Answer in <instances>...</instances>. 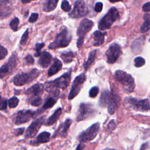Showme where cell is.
<instances>
[{
	"mask_svg": "<svg viewBox=\"0 0 150 150\" xmlns=\"http://www.w3.org/2000/svg\"><path fill=\"white\" fill-rule=\"evenodd\" d=\"M115 80L122 86L124 91L127 93H132L135 87V81L133 77L121 70H117L114 75Z\"/></svg>",
	"mask_w": 150,
	"mask_h": 150,
	"instance_id": "6da1fadb",
	"label": "cell"
},
{
	"mask_svg": "<svg viewBox=\"0 0 150 150\" xmlns=\"http://www.w3.org/2000/svg\"><path fill=\"white\" fill-rule=\"evenodd\" d=\"M71 79V70H69L67 73L63 74L62 76L56 79L53 81H50L46 84H47L46 88V90L47 91H51L52 90H57L61 88L64 90L66 88L70 83Z\"/></svg>",
	"mask_w": 150,
	"mask_h": 150,
	"instance_id": "7a4b0ae2",
	"label": "cell"
},
{
	"mask_svg": "<svg viewBox=\"0 0 150 150\" xmlns=\"http://www.w3.org/2000/svg\"><path fill=\"white\" fill-rule=\"evenodd\" d=\"M38 69L35 68L27 73H22L14 76L13 83L16 86H21L26 84H29L36 79L40 74Z\"/></svg>",
	"mask_w": 150,
	"mask_h": 150,
	"instance_id": "3957f363",
	"label": "cell"
},
{
	"mask_svg": "<svg viewBox=\"0 0 150 150\" xmlns=\"http://www.w3.org/2000/svg\"><path fill=\"white\" fill-rule=\"evenodd\" d=\"M120 15L118 10L112 7L110 8L105 15L100 21L98 28L101 30H105L111 28L112 23L118 19Z\"/></svg>",
	"mask_w": 150,
	"mask_h": 150,
	"instance_id": "277c9868",
	"label": "cell"
},
{
	"mask_svg": "<svg viewBox=\"0 0 150 150\" xmlns=\"http://www.w3.org/2000/svg\"><path fill=\"white\" fill-rule=\"evenodd\" d=\"M71 40V35L66 28L56 35L55 39L49 45V49H55L66 47L70 44Z\"/></svg>",
	"mask_w": 150,
	"mask_h": 150,
	"instance_id": "5b68a950",
	"label": "cell"
},
{
	"mask_svg": "<svg viewBox=\"0 0 150 150\" xmlns=\"http://www.w3.org/2000/svg\"><path fill=\"white\" fill-rule=\"evenodd\" d=\"M93 25V22L87 18L83 19L80 22L77 30V35L78 36L77 46L78 49H80L81 47L86 35L91 29Z\"/></svg>",
	"mask_w": 150,
	"mask_h": 150,
	"instance_id": "8992f818",
	"label": "cell"
},
{
	"mask_svg": "<svg viewBox=\"0 0 150 150\" xmlns=\"http://www.w3.org/2000/svg\"><path fill=\"white\" fill-rule=\"evenodd\" d=\"M99 129L100 123L96 122L91 125L86 130L81 132L79 135L77 139L81 143L90 141L96 138Z\"/></svg>",
	"mask_w": 150,
	"mask_h": 150,
	"instance_id": "52a82bcc",
	"label": "cell"
},
{
	"mask_svg": "<svg viewBox=\"0 0 150 150\" xmlns=\"http://www.w3.org/2000/svg\"><path fill=\"white\" fill-rule=\"evenodd\" d=\"M18 57L16 53L12 54L8 61L0 67V78L3 79L11 74L15 68L18 63Z\"/></svg>",
	"mask_w": 150,
	"mask_h": 150,
	"instance_id": "ba28073f",
	"label": "cell"
},
{
	"mask_svg": "<svg viewBox=\"0 0 150 150\" xmlns=\"http://www.w3.org/2000/svg\"><path fill=\"white\" fill-rule=\"evenodd\" d=\"M36 115V111L30 110H22L18 111L13 117L15 124L20 125L29 121Z\"/></svg>",
	"mask_w": 150,
	"mask_h": 150,
	"instance_id": "9c48e42d",
	"label": "cell"
},
{
	"mask_svg": "<svg viewBox=\"0 0 150 150\" xmlns=\"http://www.w3.org/2000/svg\"><path fill=\"white\" fill-rule=\"evenodd\" d=\"M86 79V77L84 73L79 74L74 79L71 85V90L68 95L69 100L73 99L79 94Z\"/></svg>",
	"mask_w": 150,
	"mask_h": 150,
	"instance_id": "30bf717a",
	"label": "cell"
},
{
	"mask_svg": "<svg viewBox=\"0 0 150 150\" xmlns=\"http://www.w3.org/2000/svg\"><path fill=\"white\" fill-rule=\"evenodd\" d=\"M127 98L128 103L131 107L139 111H148L149 110V100L148 98L143 100H138L132 97H128Z\"/></svg>",
	"mask_w": 150,
	"mask_h": 150,
	"instance_id": "8fae6325",
	"label": "cell"
},
{
	"mask_svg": "<svg viewBox=\"0 0 150 150\" xmlns=\"http://www.w3.org/2000/svg\"><path fill=\"white\" fill-rule=\"evenodd\" d=\"M88 12V9L86 4L81 1H76L72 11L69 13L71 18H79L86 16Z\"/></svg>",
	"mask_w": 150,
	"mask_h": 150,
	"instance_id": "7c38bea8",
	"label": "cell"
},
{
	"mask_svg": "<svg viewBox=\"0 0 150 150\" xmlns=\"http://www.w3.org/2000/svg\"><path fill=\"white\" fill-rule=\"evenodd\" d=\"M121 53L122 51L120 46L117 43H112L110 45L105 53L107 62L110 64L115 63L119 58Z\"/></svg>",
	"mask_w": 150,
	"mask_h": 150,
	"instance_id": "4fadbf2b",
	"label": "cell"
},
{
	"mask_svg": "<svg viewBox=\"0 0 150 150\" xmlns=\"http://www.w3.org/2000/svg\"><path fill=\"white\" fill-rule=\"evenodd\" d=\"M45 120V115H43L37 119H36L27 128L25 134V138H33L36 136L39 129H40L42 125L43 124Z\"/></svg>",
	"mask_w": 150,
	"mask_h": 150,
	"instance_id": "5bb4252c",
	"label": "cell"
},
{
	"mask_svg": "<svg viewBox=\"0 0 150 150\" xmlns=\"http://www.w3.org/2000/svg\"><path fill=\"white\" fill-rule=\"evenodd\" d=\"M95 111L92 105L88 103H81L78 110L77 121H80L87 118Z\"/></svg>",
	"mask_w": 150,
	"mask_h": 150,
	"instance_id": "9a60e30c",
	"label": "cell"
},
{
	"mask_svg": "<svg viewBox=\"0 0 150 150\" xmlns=\"http://www.w3.org/2000/svg\"><path fill=\"white\" fill-rule=\"evenodd\" d=\"M115 98V96L108 90H105L101 93L99 104L101 107H107L110 103Z\"/></svg>",
	"mask_w": 150,
	"mask_h": 150,
	"instance_id": "2e32d148",
	"label": "cell"
},
{
	"mask_svg": "<svg viewBox=\"0 0 150 150\" xmlns=\"http://www.w3.org/2000/svg\"><path fill=\"white\" fill-rule=\"evenodd\" d=\"M50 138V134L48 132L44 131L38 135L36 138L32 141L30 144L33 146H39L40 144L49 142Z\"/></svg>",
	"mask_w": 150,
	"mask_h": 150,
	"instance_id": "e0dca14e",
	"label": "cell"
},
{
	"mask_svg": "<svg viewBox=\"0 0 150 150\" xmlns=\"http://www.w3.org/2000/svg\"><path fill=\"white\" fill-rule=\"evenodd\" d=\"M72 120L71 119H67L63 123L60 125L58 129L56 131L55 133L53 135V137L56 135H60L62 137H66L67 135V131L69 128L70 125H71Z\"/></svg>",
	"mask_w": 150,
	"mask_h": 150,
	"instance_id": "ac0fdd59",
	"label": "cell"
},
{
	"mask_svg": "<svg viewBox=\"0 0 150 150\" xmlns=\"http://www.w3.org/2000/svg\"><path fill=\"white\" fill-rule=\"evenodd\" d=\"M44 90V86L42 83H37L29 88L26 91V94L28 95H33L34 96H40Z\"/></svg>",
	"mask_w": 150,
	"mask_h": 150,
	"instance_id": "d6986e66",
	"label": "cell"
},
{
	"mask_svg": "<svg viewBox=\"0 0 150 150\" xmlns=\"http://www.w3.org/2000/svg\"><path fill=\"white\" fill-rule=\"evenodd\" d=\"M40 58L39 59V64L43 68H46L51 63L52 61V56L51 54L46 52L43 51L40 53Z\"/></svg>",
	"mask_w": 150,
	"mask_h": 150,
	"instance_id": "ffe728a7",
	"label": "cell"
},
{
	"mask_svg": "<svg viewBox=\"0 0 150 150\" xmlns=\"http://www.w3.org/2000/svg\"><path fill=\"white\" fill-rule=\"evenodd\" d=\"M59 93V91L58 90H57L54 92V94H53L52 96L48 97L47 98L46 101H45V103H44L43 105L42 106V110H46V109L52 107L55 104L56 102L57 101V100L58 99Z\"/></svg>",
	"mask_w": 150,
	"mask_h": 150,
	"instance_id": "44dd1931",
	"label": "cell"
},
{
	"mask_svg": "<svg viewBox=\"0 0 150 150\" xmlns=\"http://www.w3.org/2000/svg\"><path fill=\"white\" fill-rule=\"evenodd\" d=\"M62 67V62L57 59H54L53 63L52 64V66L50 67V68L48 70L47 74L49 77H50L52 76H53L54 74H56Z\"/></svg>",
	"mask_w": 150,
	"mask_h": 150,
	"instance_id": "7402d4cb",
	"label": "cell"
},
{
	"mask_svg": "<svg viewBox=\"0 0 150 150\" xmlns=\"http://www.w3.org/2000/svg\"><path fill=\"white\" fill-rule=\"evenodd\" d=\"M107 32H101L100 30H96L93 33V39L94 46H99L103 44L104 42V37Z\"/></svg>",
	"mask_w": 150,
	"mask_h": 150,
	"instance_id": "603a6c76",
	"label": "cell"
},
{
	"mask_svg": "<svg viewBox=\"0 0 150 150\" xmlns=\"http://www.w3.org/2000/svg\"><path fill=\"white\" fill-rule=\"evenodd\" d=\"M62 108H58L54 111V112L48 118V119L46 120V121L45 122L44 125H47V126H50V125H53L58 120L59 117H60V115L62 114Z\"/></svg>",
	"mask_w": 150,
	"mask_h": 150,
	"instance_id": "cb8c5ba5",
	"label": "cell"
},
{
	"mask_svg": "<svg viewBox=\"0 0 150 150\" xmlns=\"http://www.w3.org/2000/svg\"><path fill=\"white\" fill-rule=\"evenodd\" d=\"M59 0H46L43 4V10L45 12H50L53 11L57 6Z\"/></svg>",
	"mask_w": 150,
	"mask_h": 150,
	"instance_id": "d4e9b609",
	"label": "cell"
},
{
	"mask_svg": "<svg viewBox=\"0 0 150 150\" xmlns=\"http://www.w3.org/2000/svg\"><path fill=\"white\" fill-rule=\"evenodd\" d=\"M96 56H97V50H94L90 53L87 60L84 63V69L86 71H87L93 64V63L94 62L95 59L96 57Z\"/></svg>",
	"mask_w": 150,
	"mask_h": 150,
	"instance_id": "484cf974",
	"label": "cell"
},
{
	"mask_svg": "<svg viewBox=\"0 0 150 150\" xmlns=\"http://www.w3.org/2000/svg\"><path fill=\"white\" fill-rule=\"evenodd\" d=\"M60 57H62L64 63H69L73 61V58L75 57V53L70 51L67 53H62Z\"/></svg>",
	"mask_w": 150,
	"mask_h": 150,
	"instance_id": "4316f807",
	"label": "cell"
},
{
	"mask_svg": "<svg viewBox=\"0 0 150 150\" xmlns=\"http://www.w3.org/2000/svg\"><path fill=\"white\" fill-rule=\"evenodd\" d=\"M107 107H108V112H109V114L111 115L113 114L117 107V101L115 97L110 103Z\"/></svg>",
	"mask_w": 150,
	"mask_h": 150,
	"instance_id": "83f0119b",
	"label": "cell"
},
{
	"mask_svg": "<svg viewBox=\"0 0 150 150\" xmlns=\"http://www.w3.org/2000/svg\"><path fill=\"white\" fill-rule=\"evenodd\" d=\"M42 103V98L40 96H36L35 97H33L32 98L30 101V104L31 105L34 107H38L40 105H41Z\"/></svg>",
	"mask_w": 150,
	"mask_h": 150,
	"instance_id": "f1b7e54d",
	"label": "cell"
},
{
	"mask_svg": "<svg viewBox=\"0 0 150 150\" xmlns=\"http://www.w3.org/2000/svg\"><path fill=\"white\" fill-rule=\"evenodd\" d=\"M19 101V100L16 97L13 96V97L10 98L8 101L9 107V108H15L18 105Z\"/></svg>",
	"mask_w": 150,
	"mask_h": 150,
	"instance_id": "f546056e",
	"label": "cell"
},
{
	"mask_svg": "<svg viewBox=\"0 0 150 150\" xmlns=\"http://www.w3.org/2000/svg\"><path fill=\"white\" fill-rule=\"evenodd\" d=\"M145 63V59L140 56L137 57L134 59V66L137 67H139L144 66Z\"/></svg>",
	"mask_w": 150,
	"mask_h": 150,
	"instance_id": "4dcf8cb0",
	"label": "cell"
},
{
	"mask_svg": "<svg viewBox=\"0 0 150 150\" xmlns=\"http://www.w3.org/2000/svg\"><path fill=\"white\" fill-rule=\"evenodd\" d=\"M19 23V19L18 18H15L11 21L9 23V26L13 31H16L18 30V29Z\"/></svg>",
	"mask_w": 150,
	"mask_h": 150,
	"instance_id": "1f68e13d",
	"label": "cell"
},
{
	"mask_svg": "<svg viewBox=\"0 0 150 150\" xmlns=\"http://www.w3.org/2000/svg\"><path fill=\"white\" fill-rule=\"evenodd\" d=\"M45 43H36L35 45V49L36 52L34 53V56L38 57L40 56L41 53V49L44 47Z\"/></svg>",
	"mask_w": 150,
	"mask_h": 150,
	"instance_id": "d6a6232c",
	"label": "cell"
},
{
	"mask_svg": "<svg viewBox=\"0 0 150 150\" xmlns=\"http://www.w3.org/2000/svg\"><path fill=\"white\" fill-rule=\"evenodd\" d=\"M62 9L64 12H69L71 10V6L66 0H63L61 5Z\"/></svg>",
	"mask_w": 150,
	"mask_h": 150,
	"instance_id": "836d02e7",
	"label": "cell"
},
{
	"mask_svg": "<svg viewBox=\"0 0 150 150\" xmlns=\"http://www.w3.org/2000/svg\"><path fill=\"white\" fill-rule=\"evenodd\" d=\"M149 29V19L145 20V22L141 26L140 28V31L141 33L146 32Z\"/></svg>",
	"mask_w": 150,
	"mask_h": 150,
	"instance_id": "e575fe53",
	"label": "cell"
},
{
	"mask_svg": "<svg viewBox=\"0 0 150 150\" xmlns=\"http://www.w3.org/2000/svg\"><path fill=\"white\" fill-rule=\"evenodd\" d=\"M99 91V89L97 86H94L89 91V96L91 98H95Z\"/></svg>",
	"mask_w": 150,
	"mask_h": 150,
	"instance_id": "d590c367",
	"label": "cell"
},
{
	"mask_svg": "<svg viewBox=\"0 0 150 150\" xmlns=\"http://www.w3.org/2000/svg\"><path fill=\"white\" fill-rule=\"evenodd\" d=\"M28 35H29V30L28 29H26V30L22 35L21 39L20 40V44L21 45H25L28 39Z\"/></svg>",
	"mask_w": 150,
	"mask_h": 150,
	"instance_id": "8d00e7d4",
	"label": "cell"
},
{
	"mask_svg": "<svg viewBox=\"0 0 150 150\" xmlns=\"http://www.w3.org/2000/svg\"><path fill=\"white\" fill-rule=\"evenodd\" d=\"M8 54V50L0 44V60L4 59Z\"/></svg>",
	"mask_w": 150,
	"mask_h": 150,
	"instance_id": "74e56055",
	"label": "cell"
},
{
	"mask_svg": "<svg viewBox=\"0 0 150 150\" xmlns=\"http://www.w3.org/2000/svg\"><path fill=\"white\" fill-rule=\"evenodd\" d=\"M116 126H117L116 121L114 120H112L109 122L108 124L107 125V128H108V129L111 131L114 130L116 128Z\"/></svg>",
	"mask_w": 150,
	"mask_h": 150,
	"instance_id": "f35d334b",
	"label": "cell"
},
{
	"mask_svg": "<svg viewBox=\"0 0 150 150\" xmlns=\"http://www.w3.org/2000/svg\"><path fill=\"white\" fill-rule=\"evenodd\" d=\"M25 61H26V63L29 64V65H30V64H33L35 62V60H34V59L33 58V57L32 56L31 54H28L25 58Z\"/></svg>",
	"mask_w": 150,
	"mask_h": 150,
	"instance_id": "ab89813d",
	"label": "cell"
},
{
	"mask_svg": "<svg viewBox=\"0 0 150 150\" xmlns=\"http://www.w3.org/2000/svg\"><path fill=\"white\" fill-rule=\"evenodd\" d=\"M38 16H39V15L38 13H33L31 16H30L29 19V22L30 23H34L35 22L37 19H38Z\"/></svg>",
	"mask_w": 150,
	"mask_h": 150,
	"instance_id": "60d3db41",
	"label": "cell"
},
{
	"mask_svg": "<svg viewBox=\"0 0 150 150\" xmlns=\"http://www.w3.org/2000/svg\"><path fill=\"white\" fill-rule=\"evenodd\" d=\"M103 4L100 2H97L95 5V7H94V10L96 12H100L102 9H103Z\"/></svg>",
	"mask_w": 150,
	"mask_h": 150,
	"instance_id": "b9f144b4",
	"label": "cell"
},
{
	"mask_svg": "<svg viewBox=\"0 0 150 150\" xmlns=\"http://www.w3.org/2000/svg\"><path fill=\"white\" fill-rule=\"evenodd\" d=\"M7 108V100L4 99L0 101V110H5Z\"/></svg>",
	"mask_w": 150,
	"mask_h": 150,
	"instance_id": "7bdbcfd3",
	"label": "cell"
},
{
	"mask_svg": "<svg viewBox=\"0 0 150 150\" xmlns=\"http://www.w3.org/2000/svg\"><path fill=\"white\" fill-rule=\"evenodd\" d=\"M24 130H25V128H19L15 129L13 132L16 136H18L23 134Z\"/></svg>",
	"mask_w": 150,
	"mask_h": 150,
	"instance_id": "ee69618b",
	"label": "cell"
},
{
	"mask_svg": "<svg viewBox=\"0 0 150 150\" xmlns=\"http://www.w3.org/2000/svg\"><path fill=\"white\" fill-rule=\"evenodd\" d=\"M142 10L145 12H149L150 11V2H148L142 6Z\"/></svg>",
	"mask_w": 150,
	"mask_h": 150,
	"instance_id": "f6af8a7d",
	"label": "cell"
},
{
	"mask_svg": "<svg viewBox=\"0 0 150 150\" xmlns=\"http://www.w3.org/2000/svg\"><path fill=\"white\" fill-rule=\"evenodd\" d=\"M148 148V142H146V143L142 144V146L140 148V149H145Z\"/></svg>",
	"mask_w": 150,
	"mask_h": 150,
	"instance_id": "bcb514c9",
	"label": "cell"
},
{
	"mask_svg": "<svg viewBox=\"0 0 150 150\" xmlns=\"http://www.w3.org/2000/svg\"><path fill=\"white\" fill-rule=\"evenodd\" d=\"M83 146H84V145H83L82 144H79L78 146H77V148H76V149H83Z\"/></svg>",
	"mask_w": 150,
	"mask_h": 150,
	"instance_id": "7dc6e473",
	"label": "cell"
},
{
	"mask_svg": "<svg viewBox=\"0 0 150 150\" xmlns=\"http://www.w3.org/2000/svg\"><path fill=\"white\" fill-rule=\"evenodd\" d=\"M35 1V0H21L23 4H26V3H29V2H30V1Z\"/></svg>",
	"mask_w": 150,
	"mask_h": 150,
	"instance_id": "c3c4849f",
	"label": "cell"
},
{
	"mask_svg": "<svg viewBox=\"0 0 150 150\" xmlns=\"http://www.w3.org/2000/svg\"><path fill=\"white\" fill-rule=\"evenodd\" d=\"M110 2H112V3H114V2H119V1H122L123 0H108Z\"/></svg>",
	"mask_w": 150,
	"mask_h": 150,
	"instance_id": "681fc988",
	"label": "cell"
},
{
	"mask_svg": "<svg viewBox=\"0 0 150 150\" xmlns=\"http://www.w3.org/2000/svg\"><path fill=\"white\" fill-rule=\"evenodd\" d=\"M1 96H0V101H1Z\"/></svg>",
	"mask_w": 150,
	"mask_h": 150,
	"instance_id": "f907efd6",
	"label": "cell"
}]
</instances>
